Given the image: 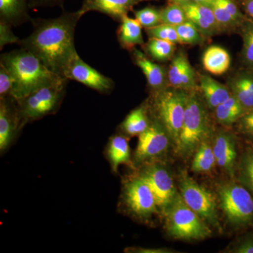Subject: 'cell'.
<instances>
[{
	"instance_id": "obj_1",
	"label": "cell",
	"mask_w": 253,
	"mask_h": 253,
	"mask_svg": "<svg viewBox=\"0 0 253 253\" xmlns=\"http://www.w3.org/2000/svg\"><path fill=\"white\" fill-rule=\"evenodd\" d=\"M83 16L78 10L63 11L55 18H32L31 34L18 44L36 56L50 71L63 78L68 65L78 55L75 32Z\"/></svg>"
},
{
	"instance_id": "obj_2",
	"label": "cell",
	"mask_w": 253,
	"mask_h": 253,
	"mask_svg": "<svg viewBox=\"0 0 253 253\" xmlns=\"http://www.w3.org/2000/svg\"><path fill=\"white\" fill-rule=\"evenodd\" d=\"M0 63L9 71L13 83V97L22 99L42 86L65 79L50 71L41 60L20 48L1 54Z\"/></svg>"
},
{
	"instance_id": "obj_3",
	"label": "cell",
	"mask_w": 253,
	"mask_h": 253,
	"mask_svg": "<svg viewBox=\"0 0 253 253\" xmlns=\"http://www.w3.org/2000/svg\"><path fill=\"white\" fill-rule=\"evenodd\" d=\"M206 106L197 91H190L180 134L175 144L176 152L183 157L196 151L201 143L207 140L212 131Z\"/></svg>"
},
{
	"instance_id": "obj_4",
	"label": "cell",
	"mask_w": 253,
	"mask_h": 253,
	"mask_svg": "<svg viewBox=\"0 0 253 253\" xmlns=\"http://www.w3.org/2000/svg\"><path fill=\"white\" fill-rule=\"evenodd\" d=\"M189 93L170 86L151 91L149 109L154 115V119L164 126L174 144L180 134Z\"/></svg>"
},
{
	"instance_id": "obj_5",
	"label": "cell",
	"mask_w": 253,
	"mask_h": 253,
	"mask_svg": "<svg viewBox=\"0 0 253 253\" xmlns=\"http://www.w3.org/2000/svg\"><path fill=\"white\" fill-rule=\"evenodd\" d=\"M163 212L168 233L174 239L201 240L212 234L204 220L189 208L180 194L177 193Z\"/></svg>"
},
{
	"instance_id": "obj_6",
	"label": "cell",
	"mask_w": 253,
	"mask_h": 253,
	"mask_svg": "<svg viewBox=\"0 0 253 253\" xmlns=\"http://www.w3.org/2000/svg\"><path fill=\"white\" fill-rule=\"evenodd\" d=\"M68 80L42 86L17 102L20 127L56 112L66 93Z\"/></svg>"
},
{
	"instance_id": "obj_7",
	"label": "cell",
	"mask_w": 253,
	"mask_h": 253,
	"mask_svg": "<svg viewBox=\"0 0 253 253\" xmlns=\"http://www.w3.org/2000/svg\"><path fill=\"white\" fill-rule=\"evenodd\" d=\"M219 206L233 226L246 225L253 219V199L244 186L225 182L217 188Z\"/></svg>"
},
{
	"instance_id": "obj_8",
	"label": "cell",
	"mask_w": 253,
	"mask_h": 253,
	"mask_svg": "<svg viewBox=\"0 0 253 253\" xmlns=\"http://www.w3.org/2000/svg\"><path fill=\"white\" fill-rule=\"evenodd\" d=\"M180 194L186 204L210 225L220 230L215 198L188 174L182 173L179 180Z\"/></svg>"
},
{
	"instance_id": "obj_9",
	"label": "cell",
	"mask_w": 253,
	"mask_h": 253,
	"mask_svg": "<svg viewBox=\"0 0 253 253\" xmlns=\"http://www.w3.org/2000/svg\"><path fill=\"white\" fill-rule=\"evenodd\" d=\"M124 200L129 211L141 219H149L159 209L154 193L139 176L126 182Z\"/></svg>"
},
{
	"instance_id": "obj_10",
	"label": "cell",
	"mask_w": 253,
	"mask_h": 253,
	"mask_svg": "<svg viewBox=\"0 0 253 253\" xmlns=\"http://www.w3.org/2000/svg\"><path fill=\"white\" fill-rule=\"evenodd\" d=\"M63 78L68 81L78 82L101 94L111 92L115 86L112 79L101 74L84 62L79 55L76 56L68 65Z\"/></svg>"
},
{
	"instance_id": "obj_11",
	"label": "cell",
	"mask_w": 253,
	"mask_h": 253,
	"mask_svg": "<svg viewBox=\"0 0 253 253\" xmlns=\"http://www.w3.org/2000/svg\"><path fill=\"white\" fill-rule=\"evenodd\" d=\"M169 139L164 126L154 119L148 129L139 135L135 151L136 162H144L161 156L168 149Z\"/></svg>"
},
{
	"instance_id": "obj_12",
	"label": "cell",
	"mask_w": 253,
	"mask_h": 253,
	"mask_svg": "<svg viewBox=\"0 0 253 253\" xmlns=\"http://www.w3.org/2000/svg\"><path fill=\"white\" fill-rule=\"evenodd\" d=\"M139 176L154 193L158 208L164 211L177 194L167 169L157 164L151 165L145 168Z\"/></svg>"
},
{
	"instance_id": "obj_13",
	"label": "cell",
	"mask_w": 253,
	"mask_h": 253,
	"mask_svg": "<svg viewBox=\"0 0 253 253\" xmlns=\"http://www.w3.org/2000/svg\"><path fill=\"white\" fill-rule=\"evenodd\" d=\"M199 76L191 66L185 51L179 50L173 56L168 69V86L186 91L197 89Z\"/></svg>"
},
{
	"instance_id": "obj_14",
	"label": "cell",
	"mask_w": 253,
	"mask_h": 253,
	"mask_svg": "<svg viewBox=\"0 0 253 253\" xmlns=\"http://www.w3.org/2000/svg\"><path fill=\"white\" fill-rule=\"evenodd\" d=\"M154 1L158 0H83L78 11L83 16L90 11H96L121 22L123 16L133 11L136 5Z\"/></svg>"
},
{
	"instance_id": "obj_15",
	"label": "cell",
	"mask_w": 253,
	"mask_h": 253,
	"mask_svg": "<svg viewBox=\"0 0 253 253\" xmlns=\"http://www.w3.org/2000/svg\"><path fill=\"white\" fill-rule=\"evenodd\" d=\"M20 129L17 102L13 96L0 101V151L7 149L16 130Z\"/></svg>"
},
{
	"instance_id": "obj_16",
	"label": "cell",
	"mask_w": 253,
	"mask_h": 253,
	"mask_svg": "<svg viewBox=\"0 0 253 253\" xmlns=\"http://www.w3.org/2000/svg\"><path fill=\"white\" fill-rule=\"evenodd\" d=\"M129 52L131 53L133 62L144 73L151 91L161 90L169 86L168 71L166 68L154 62L147 55L136 48H134Z\"/></svg>"
},
{
	"instance_id": "obj_17",
	"label": "cell",
	"mask_w": 253,
	"mask_h": 253,
	"mask_svg": "<svg viewBox=\"0 0 253 253\" xmlns=\"http://www.w3.org/2000/svg\"><path fill=\"white\" fill-rule=\"evenodd\" d=\"M188 19L194 23L205 38L220 34V28L211 6L192 1L182 5Z\"/></svg>"
},
{
	"instance_id": "obj_18",
	"label": "cell",
	"mask_w": 253,
	"mask_h": 253,
	"mask_svg": "<svg viewBox=\"0 0 253 253\" xmlns=\"http://www.w3.org/2000/svg\"><path fill=\"white\" fill-rule=\"evenodd\" d=\"M217 164L233 175L236 166V146L235 138L229 131L221 130L214 136L212 146Z\"/></svg>"
},
{
	"instance_id": "obj_19",
	"label": "cell",
	"mask_w": 253,
	"mask_h": 253,
	"mask_svg": "<svg viewBox=\"0 0 253 253\" xmlns=\"http://www.w3.org/2000/svg\"><path fill=\"white\" fill-rule=\"evenodd\" d=\"M228 86L246 111L253 109V68L239 70L231 76Z\"/></svg>"
},
{
	"instance_id": "obj_20",
	"label": "cell",
	"mask_w": 253,
	"mask_h": 253,
	"mask_svg": "<svg viewBox=\"0 0 253 253\" xmlns=\"http://www.w3.org/2000/svg\"><path fill=\"white\" fill-rule=\"evenodd\" d=\"M200 90L209 109L214 110L232 95L229 86L221 84L208 75H199Z\"/></svg>"
},
{
	"instance_id": "obj_21",
	"label": "cell",
	"mask_w": 253,
	"mask_h": 253,
	"mask_svg": "<svg viewBox=\"0 0 253 253\" xmlns=\"http://www.w3.org/2000/svg\"><path fill=\"white\" fill-rule=\"evenodd\" d=\"M116 36L121 47L129 51L136 46L142 47L145 44L142 26L136 18L129 17L128 15L123 16L121 19Z\"/></svg>"
},
{
	"instance_id": "obj_22",
	"label": "cell",
	"mask_w": 253,
	"mask_h": 253,
	"mask_svg": "<svg viewBox=\"0 0 253 253\" xmlns=\"http://www.w3.org/2000/svg\"><path fill=\"white\" fill-rule=\"evenodd\" d=\"M30 0H0V21L18 26L31 21Z\"/></svg>"
},
{
	"instance_id": "obj_23",
	"label": "cell",
	"mask_w": 253,
	"mask_h": 253,
	"mask_svg": "<svg viewBox=\"0 0 253 253\" xmlns=\"http://www.w3.org/2000/svg\"><path fill=\"white\" fill-rule=\"evenodd\" d=\"M231 56L224 48L212 45L205 50L202 63L208 73L214 76L224 74L231 66Z\"/></svg>"
},
{
	"instance_id": "obj_24",
	"label": "cell",
	"mask_w": 253,
	"mask_h": 253,
	"mask_svg": "<svg viewBox=\"0 0 253 253\" xmlns=\"http://www.w3.org/2000/svg\"><path fill=\"white\" fill-rule=\"evenodd\" d=\"M148 104L141 105L139 107L132 110L121 123V129L127 135H140L151 125Z\"/></svg>"
},
{
	"instance_id": "obj_25",
	"label": "cell",
	"mask_w": 253,
	"mask_h": 253,
	"mask_svg": "<svg viewBox=\"0 0 253 253\" xmlns=\"http://www.w3.org/2000/svg\"><path fill=\"white\" fill-rule=\"evenodd\" d=\"M107 153L115 172H118L121 165L128 164L130 162V148L126 136L116 135L111 137Z\"/></svg>"
},
{
	"instance_id": "obj_26",
	"label": "cell",
	"mask_w": 253,
	"mask_h": 253,
	"mask_svg": "<svg viewBox=\"0 0 253 253\" xmlns=\"http://www.w3.org/2000/svg\"><path fill=\"white\" fill-rule=\"evenodd\" d=\"M246 111V110L239 100L232 94L229 99L214 109V116L219 124L230 126L237 122Z\"/></svg>"
},
{
	"instance_id": "obj_27",
	"label": "cell",
	"mask_w": 253,
	"mask_h": 253,
	"mask_svg": "<svg viewBox=\"0 0 253 253\" xmlns=\"http://www.w3.org/2000/svg\"><path fill=\"white\" fill-rule=\"evenodd\" d=\"M142 48L150 59L158 62L172 59L176 53V44L156 38H149Z\"/></svg>"
},
{
	"instance_id": "obj_28",
	"label": "cell",
	"mask_w": 253,
	"mask_h": 253,
	"mask_svg": "<svg viewBox=\"0 0 253 253\" xmlns=\"http://www.w3.org/2000/svg\"><path fill=\"white\" fill-rule=\"evenodd\" d=\"M216 158L213 151L212 146L204 141L196 149L192 164L191 170L196 173L211 172L215 166Z\"/></svg>"
},
{
	"instance_id": "obj_29",
	"label": "cell",
	"mask_w": 253,
	"mask_h": 253,
	"mask_svg": "<svg viewBox=\"0 0 253 253\" xmlns=\"http://www.w3.org/2000/svg\"><path fill=\"white\" fill-rule=\"evenodd\" d=\"M239 33L243 41L241 61L244 67L253 68V20L249 18L240 28Z\"/></svg>"
},
{
	"instance_id": "obj_30",
	"label": "cell",
	"mask_w": 253,
	"mask_h": 253,
	"mask_svg": "<svg viewBox=\"0 0 253 253\" xmlns=\"http://www.w3.org/2000/svg\"><path fill=\"white\" fill-rule=\"evenodd\" d=\"M174 27L179 36L181 44L197 45L203 44L206 39L198 28L189 20Z\"/></svg>"
},
{
	"instance_id": "obj_31",
	"label": "cell",
	"mask_w": 253,
	"mask_h": 253,
	"mask_svg": "<svg viewBox=\"0 0 253 253\" xmlns=\"http://www.w3.org/2000/svg\"><path fill=\"white\" fill-rule=\"evenodd\" d=\"M135 18L140 23L142 28L149 29L162 24L161 9L154 6H146L139 10H133Z\"/></svg>"
},
{
	"instance_id": "obj_32",
	"label": "cell",
	"mask_w": 253,
	"mask_h": 253,
	"mask_svg": "<svg viewBox=\"0 0 253 253\" xmlns=\"http://www.w3.org/2000/svg\"><path fill=\"white\" fill-rule=\"evenodd\" d=\"M239 179L245 187L253 193V150L243 154L239 166Z\"/></svg>"
},
{
	"instance_id": "obj_33",
	"label": "cell",
	"mask_w": 253,
	"mask_h": 253,
	"mask_svg": "<svg viewBox=\"0 0 253 253\" xmlns=\"http://www.w3.org/2000/svg\"><path fill=\"white\" fill-rule=\"evenodd\" d=\"M162 23L176 26L188 21L187 16L184 7L181 5L168 4L161 9Z\"/></svg>"
},
{
	"instance_id": "obj_34",
	"label": "cell",
	"mask_w": 253,
	"mask_h": 253,
	"mask_svg": "<svg viewBox=\"0 0 253 253\" xmlns=\"http://www.w3.org/2000/svg\"><path fill=\"white\" fill-rule=\"evenodd\" d=\"M145 31L149 38H158L171 42L176 44H181L176 28L171 25L162 23L156 27L145 29Z\"/></svg>"
},
{
	"instance_id": "obj_35",
	"label": "cell",
	"mask_w": 253,
	"mask_h": 253,
	"mask_svg": "<svg viewBox=\"0 0 253 253\" xmlns=\"http://www.w3.org/2000/svg\"><path fill=\"white\" fill-rule=\"evenodd\" d=\"M13 83L9 71L0 63V99L12 96Z\"/></svg>"
},
{
	"instance_id": "obj_36",
	"label": "cell",
	"mask_w": 253,
	"mask_h": 253,
	"mask_svg": "<svg viewBox=\"0 0 253 253\" xmlns=\"http://www.w3.org/2000/svg\"><path fill=\"white\" fill-rule=\"evenodd\" d=\"M12 26L7 23L0 21V49H4L7 44H18L21 40L15 36L11 30Z\"/></svg>"
},
{
	"instance_id": "obj_37",
	"label": "cell",
	"mask_w": 253,
	"mask_h": 253,
	"mask_svg": "<svg viewBox=\"0 0 253 253\" xmlns=\"http://www.w3.org/2000/svg\"><path fill=\"white\" fill-rule=\"evenodd\" d=\"M236 123L241 132L253 137V109L247 110Z\"/></svg>"
},
{
	"instance_id": "obj_38",
	"label": "cell",
	"mask_w": 253,
	"mask_h": 253,
	"mask_svg": "<svg viewBox=\"0 0 253 253\" xmlns=\"http://www.w3.org/2000/svg\"><path fill=\"white\" fill-rule=\"evenodd\" d=\"M64 1L65 0H30L29 6L31 9L54 6H60L63 9Z\"/></svg>"
},
{
	"instance_id": "obj_39",
	"label": "cell",
	"mask_w": 253,
	"mask_h": 253,
	"mask_svg": "<svg viewBox=\"0 0 253 253\" xmlns=\"http://www.w3.org/2000/svg\"><path fill=\"white\" fill-rule=\"evenodd\" d=\"M238 1L246 16L253 20V0H238Z\"/></svg>"
},
{
	"instance_id": "obj_40",
	"label": "cell",
	"mask_w": 253,
	"mask_h": 253,
	"mask_svg": "<svg viewBox=\"0 0 253 253\" xmlns=\"http://www.w3.org/2000/svg\"><path fill=\"white\" fill-rule=\"evenodd\" d=\"M235 253H253V241H245L243 244H240L234 251Z\"/></svg>"
},
{
	"instance_id": "obj_41",
	"label": "cell",
	"mask_w": 253,
	"mask_h": 253,
	"mask_svg": "<svg viewBox=\"0 0 253 253\" xmlns=\"http://www.w3.org/2000/svg\"><path fill=\"white\" fill-rule=\"evenodd\" d=\"M168 4H176L181 5H184L187 4V3L191 2L193 0H167Z\"/></svg>"
},
{
	"instance_id": "obj_42",
	"label": "cell",
	"mask_w": 253,
	"mask_h": 253,
	"mask_svg": "<svg viewBox=\"0 0 253 253\" xmlns=\"http://www.w3.org/2000/svg\"><path fill=\"white\" fill-rule=\"evenodd\" d=\"M193 1H195V2L199 3V4L208 5V6H211L214 0H193Z\"/></svg>"
}]
</instances>
